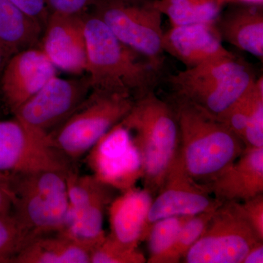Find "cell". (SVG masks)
<instances>
[{"mask_svg": "<svg viewBox=\"0 0 263 263\" xmlns=\"http://www.w3.org/2000/svg\"><path fill=\"white\" fill-rule=\"evenodd\" d=\"M84 34L91 89L135 100L155 91L162 67L121 42L96 15L84 13Z\"/></svg>", "mask_w": 263, "mask_h": 263, "instance_id": "obj_1", "label": "cell"}, {"mask_svg": "<svg viewBox=\"0 0 263 263\" xmlns=\"http://www.w3.org/2000/svg\"><path fill=\"white\" fill-rule=\"evenodd\" d=\"M179 129V157L189 176L211 182L235 162L245 143L217 118L183 99L172 104Z\"/></svg>", "mask_w": 263, "mask_h": 263, "instance_id": "obj_2", "label": "cell"}, {"mask_svg": "<svg viewBox=\"0 0 263 263\" xmlns=\"http://www.w3.org/2000/svg\"><path fill=\"white\" fill-rule=\"evenodd\" d=\"M120 124L138 154L144 188L157 194L179 154V129L174 106L151 91L136 100Z\"/></svg>", "mask_w": 263, "mask_h": 263, "instance_id": "obj_3", "label": "cell"}, {"mask_svg": "<svg viewBox=\"0 0 263 263\" xmlns=\"http://www.w3.org/2000/svg\"><path fill=\"white\" fill-rule=\"evenodd\" d=\"M252 67L232 53L170 76L176 98L219 118L254 84Z\"/></svg>", "mask_w": 263, "mask_h": 263, "instance_id": "obj_4", "label": "cell"}, {"mask_svg": "<svg viewBox=\"0 0 263 263\" xmlns=\"http://www.w3.org/2000/svg\"><path fill=\"white\" fill-rule=\"evenodd\" d=\"M67 174L59 171L9 174L12 213L34 236L64 230L68 211Z\"/></svg>", "mask_w": 263, "mask_h": 263, "instance_id": "obj_5", "label": "cell"}, {"mask_svg": "<svg viewBox=\"0 0 263 263\" xmlns=\"http://www.w3.org/2000/svg\"><path fill=\"white\" fill-rule=\"evenodd\" d=\"M135 101L128 95L91 89L73 113L50 134L53 144L71 162L79 160L122 122Z\"/></svg>", "mask_w": 263, "mask_h": 263, "instance_id": "obj_6", "label": "cell"}, {"mask_svg": "<svg viewBox=\"0 0 263 263\" xmlns=\"http://www.w3.org/2000/svg\"><path fill=\"white\" fill-rule=\"evenodd\" d=\"M94 5V14L121 42L162 67V14L154 0H96Z\"/></svg>", "mask_w": 263, "mask_h": 263, "instance_id": "obj_7", "label": "cell"}, {"mask_svg": "<svg viewBox=\"0 0 263 263\" xmlns=\"http://www.w3.org/2000/svg\"><path fill=\"white\" fill-rule=\"evenodd\" d=\"M259 241L246 219L240 202H223L196 243L182 260L185 263H242Z\"/></svg>", "mask_w": 263, "mask_h": 263, "instance_id": "obj_8", "label": "cell"}, {"mask_svg": "<svg viewBox=\"0 0 263 263\" xmlns=\"http://www.w3.org/2000/svg\"><path fill=\"white\" fill-rule=\"evenodd\" d=\"M73 169L72 162L54 146L49 134L15 117L0 120V173H68Z\"/></svg>", "mask_w": 263, "mask_h": 263, "instance_id": "obj_9", "label": "cell"}, {"mask_svg": "<svg viewBox=\"0 0 263 263\" xmlns=\"http://www.w3.org/2000/svg\"><path fill=\"white\" fill-rule=\"evenodd\" d=\"M68 211L65 232L91 249L105 238L104 216L112 201L113 187L93 175L81 176L75 169L67 174Z\"/></svg>", "mask_w": 263, "mask_h": 263, "instance_id": "obj_10", "label": "cell"}, {"mask_svg": "<svg viewBox=\"0 0 263 263\" xmlns=\"http://www.w3.org/2000/svg\"><path fill=\"white\" fill-rule=\"evenodd\" d=\"M91 91L88 76L67 79L56 76L22 105L13 117L50 135L73 113Z\"/></svg>", "mask_w": 263, "mask_h": 263, "instance_id": "obj_11", "label": "cell"}, {"mask_svg": "<svg viewBox=\"0 0 263 263\" xmlns=\"http://www.w3.org/2000/svg\"><path fill=\"white\" fill-rule=\"evenodd\" d=\"M157 194L148 211L149 227L164 218L197 215L223 202L211 195L203 184L189 176L179 154Z\"/></svg>", "mask_w": 263, "mask_h": 263, "instance_id": "obj_12", "label": "cell"}, {"mask_svg": "<svg viewBox=\"0 0 263 263\" xmlns=\"http://www.w3.org/2000/svg\"><path fill=\"white\" fill-rule=\"evenodd\" d=\"M57 70L39 47L12 55L0 76V97L5 108L13 115L57 76Z\"/></svg>", "mask_w": 263, "mask_h": 263, "instance_id": "obj_13", "label": "cell"}, {"mask_svg": "<svg viewBox=\"0 0 263 263\" xmlns=\"http://www.w3.org/2000/svg\"><path fill=\"white\" fill-rule=\"evenodd\" d=\"M84 13H51L39 46L57 69L76 76L86 72L87 67Z\"/></svg>", "mask_w": 263, "mask_h": 263, "instance_id": "obj_14", "label": "cell"}, {"mask_svg": "<svg viewBox=\"0 0 263 263\" xmlns=\"http://www.w3.org/2000/svg\"><path fill=\"white\" fill-rule=\"evenodd\" d=\"M136 154L129 133L119 124L88 152V163L95 178L111 187L126 190L131 187L134 159H138L133 155Z\"/></svg>", "mask_w": 263, "mask_h": 263, "instance_id": "obj_15", "label": "cell"}, {"mask_svg": "<svg viewBox=\"0 0 263 263\" xmlns=\"http://www.w3.org/2000/svg\"><path fill=\"white\" fill-rule=\"evenodd\" d=\"M162 48L186 68L233 53L223 46L215 23L172 26L164 32Z\"/></svg>", "mask_w": 263, "mask_h": 263, "instance_id": "obj_16", "label": "cell"}, {"mask_svg": "<svg viewBox=\"0 0 263 263\" xmlns=\"http://www.w3.org/2000/svg\"><path fill=\"white\" fill-rule=\"evenodd\" d=\"M203 185L221 202H243L263 193V147L246 148L228 168Z\"/></svg>", "mask_w": 263, "mask_h": 263, "instance_id": "obj_17", "label": "cell"}, {"mask_svg": "<svg viewBox=\"0 0 263 263\" xmlns=\"http://www.w3.org/2000/svg\"><path fill=\"white\" fill-rule=\"evenodd\" d=\"M153 195L146 189L130 187L108 205L110 236L123 245L138 248L149 231L148 214Z\"/></svg>", "mask_w": 263, "mask_h": 263, "instance_id": "obj_18", "label": "cell"}, {"mask_svg": "<svg viewBox=\"0 0 263 263\" xmlns=\"http://www.w3.org/2000/svg\"><path fill=\"white\" fill-rule=\"evenodd\" d=\"M215 25L222 41L262 61V4L232 3Z\"/></svg>", "mask_w": 263, "mask_h": 263, "instance_id": "obj_19", "label": "cell"}, {"mask_svg": "<svg viewBox=\"0 0 263 263\" xmlns=\"http://www.w3.org/2000/svg\"><path fill=\"white\" fill-rule=\"evenodd\" d=\"M91 251L62 230L33 237L14 263H90Z\"/></svg>", "mask_w": 263, "mask_h": 263, "instance_id": "obj_20", "label": "cell"}, {"mask_svg": "<svg viewBox=\"0 0 263 263\" xmlns=\"http://www.w3.org/2000/svg\"><path fill=\"white\" fill-rule=\"evenodd\" d=\"M43 29L9 0H0V42L12 54L39 47Z\"/></svg>", "mask_w": 263, "mask_h": 263, "instance_id": "obj_21", "label": "cell"}, {"mask_svg": "<svg viewBox=\"0 0 263 263\" xmlns=\"http://www.w3.org/2000/svg\"><path fill=\"white\" fill-rule=\"evenodd\" d=\"M227 3V0H154L172 26L215 23Z\"/></svg>", "mask_w": 263, "mask_h": 263, "instance_id": "obj_22", "label": "cell"}, {"mask_svg": "<svg viewBox=\"0 0 263 263\" xmlns=\"http://www.w3.org/2000/svg\"><path fill=\"white\" fill-rule=\"evenodd\" d=\"M219 206L191 216L180 230L174 245L168 252L161 257L158 263L181 262L188 251L204 233L213 214Z\"/></svg>", "mask_w": 263, "mask_h": 263, "instance_id": "obj_23", "label": "cell"}, {"mask_svg": "<svg viewBox=\"0 0 263 263\" xmlns=\"http://www.w3.org/2000/svg\"><path fill=\"white\" fill-rule=\"evenodd\" d=\"M190 217L191 216H171L152 224L146 238L149 252V258L147 259V262H159L161 257L167 253L174 245L180 230Z\"/></svg>", "mask_w": 263, "mask_h": 263, "instance_id": "obj_24", "label": "cell"}, {"mask_svg": "<svg viewBox=\"0 0 263 263\" xmlns=\"http://www.w3.org/2000/svg\"><path fill=\"white\" fill-rule=\"evenodd\" d=\"M33 237L13 213L0 214V263H14L19 252Z\"/></svg>", "mask_w": 263, "mask_h": 263, "instance_id": "obj_25", "label": "cell"}, {"mask_svg": "<svg viewBox=\"0 0 263 263\" xmlns=\"http://www.w3.org/2000/svg\"><path fill=\"white\" fill-rule=\"evenodd\" d=\"M261 95H263L262 76L257 79L245 94L240 97L220 117L218 118L242 141L249 115L256 100Z\"/></svg>", "mask_w": 263, "mask_h": 263, "instance_id": "obj_26", "label": "cell"}, {"mask_svg": "<svg viewBox=\"0 0 263 263\" xmlns=\"http://www.w3.org/2000/svg\"><path fill=\"white\" fill-rule=\"evenodd\" d=\"M146 260L138 248L123 245L108 234L91 249L90 263H145Z\"/></svg>", "mask_w": 263, "mask_h": 263, "instance_id": "obj_27", "label": "cell"}, {"mask_svg": "<svg viewBox=\"0 0 263 263\" xmlns=\"http://www.w3.org/2000/svg\"><path fill=\"white\" fill-rule=\"evenodd\" d=\"M245 148L263 147V95L254 103L243 133Z\"/></svg>", "mask_w": 263, "mask_h": 263, "instance_id": "obj_28", "label": "cell"}, {"mask_svg": "<svg viewBox=\"0 0 263 263\" xmlns=\"http://www.w3.org/2000/svg\"><path fill=\"white\" fill-rule=\"evenodd\" d=\"M240 202L242 211L256 235L263 240V193Z\"/></svg>", "mask_w": 263, "mask_h": 263, "instance_id": "obj_29", "label": "cell"}, {"mask_svg": "<svg viewBox=\"0 0 263 263\" xmlns=\"http://www.w3.org/2000/svg\"><path fill=\"white\" fill-rule=\"evenodd\" d=\"M12 4L22 10L26 15L46 27L50 15L46 0H9Z\"/></svg>", "mask_w": 263, "mask_h": 263, "instance_id": "obj_30", "label": "cell"}, {"mask_svg": "<svg viewBox=\"0 0 263 263\" xmlns=\"http://www.w3.org/2000/svg\"><path fill=\"white\" fill-rule=\"evenodd\" d=\"M96 0H46L50 14L81 15Z\"/></svg>", "mask_w": 263, "mask_h": 263, "instance_id": "obj_31", "label": "cell"}, {"mask_svg": "<svg viewBox=\"0 0 263 263\" xmlns=\"http://www.w3.org/2000/svg\"><path fill=\"white\" fill-rule=\"evenodd\" d=\"M13 212V193L10 183L9 174L0 173V214Z\"/></svg>", "mask_w": 263, "mask_h": 263, "instance_id": "obj_32", "label": "cell"}, {"mask_svg": "<svg viewBox=\"0 0 263 263\" xmlns=\"http://www.w3.org/2000/svg\"><path fill=\"white\" fill-rule=\"evenodd\" d=\"M263 262V241H259L254 245L246 254L242 263Z\"/></svg>", "mask_w": 263, "mask_h": 263, "instance_id": "obj_33", "label": "cell"}, {"mask_svg": "<svg viewBox=\"0 0 263 263\" xmlns=\"http://www.w3.org/2000/svg\"><path fill=\"white\" fill-rule=\"evenodd\" d=\"M12 55L13 54L10 53L9 50L5 47L3 43L0 42V76L3 72L5 65H6L7 62H8Z\"/></svg>", "mask_w": 263, "mask_h": 263, "instance_id": "obj_34", "label": "cell"}, {"mask_svg": "<svg viewBox=\"0 0 263 263\" xmlns=\"http://www.w3.org/2000/svg\"><path fill=\"white\" fill-rule=\"evenodd\" d=\"M229 3H257V4H262V0H227Z\"/></svg>", "mask_w": 263, "mask_h": 263, "instance_id": "obj_35", "label": "cell"}]
</instances>
